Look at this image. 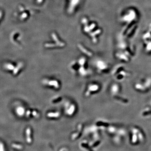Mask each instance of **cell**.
Returning <instances> with one entry per match:
<instances>
[{
	"label": "cell",
	"mask_w": 151,
	"mask_h": 151,
	"mask_svg": "<svg viewBox=\"0 0 151 151\" xmlns=\"http://www.w3.org/2000/svg\"><path fill=\"white\" fill-rule=\"evenodd\" d=\"M112 76L116 81H124L131 75V72L125 65L119 64L116 65L112 70Z\"/></svg>",
	"instance_id": "6da1fadb"
},
{
	"label": "cell",
	"mask_w": 151,
	"mask_h": 151,
	"mask_svg": "<svg viewBox=\"0 0 151 151\" xmlns=\"http://www.w3.org/2000/svg\"><path fill=\"white\" fill-rule=\"evenodd\" d=\"M134 89L140 93H146L151 89V76H147L138 80L134 84Z\"/></svg>",
	"instance_id": "7a4b0ae2"
},
{
	"label": "cell",
	"mask_w": 151,
	"mask_h": 151,
	"mask_svg": "<svg viewBox=\"0 0 151 151\" xmlns=\"http://www.w3.org/2000/svg\"><path fill=\"white\" fill-rule=\"evenodd\" d=\"M115 56L119 61L124 63L129 62L133 57L129 53L121 50L116 52Z\"/></svg>",
	"instance_id": "3957f363"
},
{
	"label": "cell",
	"mask_w": 151,
	"mask_h": 151,
	"mask_svg": "<svg viewBox=\"0 0 151 151\" xmlns=\"http://www.w3.org/2000/svg\"><path fill=\"white\" fill-rule=\"evenodd\" d=\"M122 86L117 82H115L111 85L110 87V92L112 97L117 96L121 94Z\"/></svg>",
	"instance_id": "277c9868"
},
{
	"label": "cell",
	"mask_w": 151,
	"mask_h": 151,
	"mask_svg": "<svg viewBox=\"0 0 151 151\" xmlns=\"http://www.w3.org/2000/svg\"><path fill=\"white\" fill-rule=\"evenodd\" d=\"M113 98L114 99V100L117 101L118 103H120V104L125 105V104H128L129 103V99L127 97L123 96L122 94L115 96V97H113Z\"/></svg>",
	"instance_id": "5b68a950"
},
{
	"label": "cell",
	"mask_w": 151,
	"mask_h": 151,
	"mask_svg": "<svg viewBox=\"0 0 151 151\" xmlns=\"http://www.w3.org/2000/svg\"><path fill=\"white\" fill-rule=\"evenodd\" d=\"M140 115L144 118L151 117V106H147L142 109L140 112Z\"/></svg>",
	"instance_id": "8992f818"
},
{
	"label": "cell",
	"mask_w": 151,
	"mask_h": 151,
	"mask_svg": "<svg viewBox=\"0 0 151 151\" xmlns=\"http://www.w3.org/2000/svg\"><path fill=\"white\" fill-rule=\"evenodd\" d=\"M98 65L100 71H108L109 70V65L104 61H100Z\"/></svg>",
	"instance_id": "52a82bcc"
},
{
	"label": "cell",
	"mask_w": 151,
	"mask_h": 151,
	"mask_svg": "<svg viewBox=\"0 0 151 151\" xmlns=\"http://www.w3.org/2000/svg\"><path fill=\"white\" fill-rule=\"evenodd\" d=\"M0 151H6L4 145L1 142H0Z\"/></svg>",
	"instance_id": "ba28073f"
},
{
	"label": "cell",
	"mask_w": 151,
	"mask_h": 151,
	"mask_svg": "<svg viewBox=\"0 0 151 151\" xmlns=\"http://www.w3.org/2000/svg\"><path fill=\"white\" fill-rule=\"evenodd\" d=\"M150 105L151 106V99L150 100Z\"/></svg>",
	"instance_id": "9c48e42d"
}]
</instances>
